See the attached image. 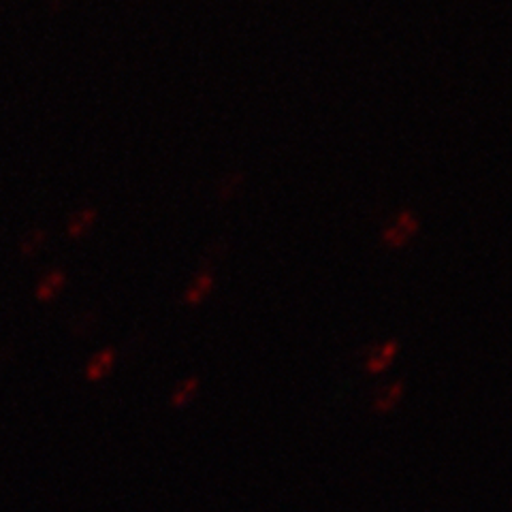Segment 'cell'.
<instances>
[{
    "label": "cell",
    "mask_w": 512,
    "mask_h": 512,
    "mask_svg": "<svg viewBox=\"0 0 512 512\" xmlns=\"http://www.w3.org/2000/svg\"><path fill=\"white\" fill-rule=\"evenodd\" d=\"M416 231H418L416 216H414L412 211H401L399 216H397V220L387 231H384L382 239H384V243H389L393 248H401V246H406L414 237Z\"/></svg>",
    "instance_id": "6da1fadb"
},
{
    "label": "cell",
    "mask_w": 512,
    "mask_h": 512,
    "mask_svg": "<svg viewBox=\"0 0 512 512\" xmlns=\"http://www.w3.org/2000/svg\"><path fill=\"white\" fill-rule=\"evenodd\" d=\"M64 284H66V276L62 271H52L38 282L34 294H36L38 301H52V299L64 288Z\"/></svg>",
    "instance_id": "7a4b0ae2"
},
{
    "label": "cell",
    "mask_w": 512,
    "mask_h": 512,
    "mask_svg": "<svg viewBox=\"0 0 512 512\" xmlns=\"http://www.w3.org/2000/svg\"><path fill=\"white\" fill-rule=\"evenodd\" d=\"M395 353H397V341H387V344L378 346V348L371 353V357L367 359V367H369V371H374V374L384 371V369H387V367L393 363Z\"/></svg>",
    "instance_id": "3957f363"
},
{
    "label": "cell",
    "mask_w": 512,
    "mask_h": 512,
    "mask_svg": "<svg viewBox=\"0 0 512 512\" xmlns=\"http://www.w3.org/2000/svg\"><path fill=\"white\" fill-rule=\"evenodd\" d=\"M211 286H213V278H211V273H209V271H199L197 278H194V282H192V284L188 286V290H186V301L192 304V306L201 304L203 299L209 294Z\"/></svg>",
    "instance_id": "277c9868"
},
{
    "label": "cell",
    "mask_w": 512,
    "mask_h": 512,
    "mask_svg": "<svg viewBox=\"0 0 512 512\" xmlns=\"http://www.w3.org/2000/svg\"><path fill=\"white\" fill-rule=\"evenodd\" d=\"M94 220H97V209L94 207H83V209H79L75 216L71 218V222H69V235L71 237H81L85 231H88L92 225H94Z\"/></svg>",
    "instance_id": "5b68a950"
},
{
    "label": "cell",
    "mask_w": 512,
    "mask_h": 512,
    "mask_svg": "<svg viewBox=\"0 0 512 512\" xmlns=\"http://www.w3.org/2000/svg\"><path fill=\"white\" fill-rule=\"evenodd\" d=\"M113 359H115L113 350H103V353H99V355L90 361L88 371H85V374H88L90 380H101V378H105V376L109 374L111 365H113Z\"/></svg>",
    "instance_id": "8992f818"
},
{
    "label": "cell",
    "mask_w": 512,
    "mask_h": 512,
    "mask_svg": "<svg viewBox=\"0 0 512 512\" xmlns=\"http://www.w3.org/2000/svg\"><path fill=\"white\" fill-rule=\"evenodd\" d=\"M401 384L397 382V384H389V387H384L378 395H376V408L380 410V412H389L397 401H399V397H401Z\"/></svg>",
    "instance_id": "52a82bcc"
},
{
    "label": "cell",
    "mask_w": 512,
    "mask_h": 512,
    "mask_svg": "<svg viewBox=\"0 0 512 512\" xmlns=\"http://www.w3.org/2000/svg\"><path fill=\"white\" fill-rule=\"evenodd\" d=\"M45 243V233H43L41 229H32L24 239H22V246H20V252L24 256H32L41 250V246Z\"/></svg>",
    "instance_id": "ba28073f"
},
{
    "label": "cell",
    "mask_w": 512,
    "mask_h": 512,
    "mask_svg": "<svg viewBox=\"0 0 512 512\" xmlns=\"http://www.w3.org/2000/svg\"><path fill=\"white\" fill-rule=\"evenodd\" d=\"M241 182H243V176L241 173H229L227 176V180L220 184V188H218V199L222 201V203H227L237 190H239V186H241Z\"/></svg>",
    "instance_id": "9c48e42d"
},
{
    "label": "cell",
    "mask_w": 512,
    "mask_h": 512,
    "mask_svg": "<svg viewBox=\"0 0 512 512\" xmlns=\"http://www.w3.org/2000/svg\"><path fill=\"white\" fill-rule=\"evenodd\" d=\"M197 378H188V380H184L180 387H178V391H176V395H173V404L176 406H182V404H186L192 395H194V391H197Z\"/></svg>",
    "instance_id": "30bf717a"
}]
</instances>
